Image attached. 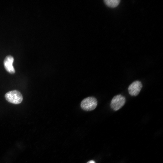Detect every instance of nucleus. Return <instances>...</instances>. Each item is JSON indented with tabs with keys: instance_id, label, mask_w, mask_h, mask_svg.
<instances>
[{
	"instance_id": "obj_1",
	"label": "nucleus",
	"mask_w": 163,
	"mask_h": 163,
	"mask_svg": "<svg viewBox=\"0 0 163 163\" xmlns=\"http://www.w3.org/2000/svg\"><path fill=\"white\" fill-rule=\"evenodd\" d=\"M5 97L8 102L14 104L21 103L23 99L21 94L16 90L8 92L5 94Z\"/></svg>"
},
{
	"instance_id": "obj_2",
	"label": "nucleus",
	"mask_w": 163,
	"mask_h": 163,
	"mask_svg": "<svg viewBox=\"0 0 163 163\" xmlns=\"http://www.w3.org/2000/svg\"><path fill=\"white\" fill-rule=\"evenodd\" d=\"M97 101L94 97H89L84 99L81 103V107L83 110L89 111L94 110L96 107Z\"/></svg>"
},
{
	"instance_id": "obj_3",
	"label": "nucleus",
	"mask_w": 163,
	"mask_h": 163,
	"mask_svg": "<svg viewBox=\"0 0 163 163\" xmlns=\"http://www.w3.org/2000/svg\"><path fill=\"white\" fill-rule=\"evenodd\" d=\"M125 102V97L121 94H118L114 96L112 99L110 106L113 110L117 111L123 107Z\"/></svg>"
},
{
	"instance_id": "obj_4",
	"label": "nucleus",
	"mask_w": 163,
	"mask_h": 163,
	"mask_svg": "<svg viewBox=\"0 0 163 163\" xmlns=\"http://www.w3.org/2000/svg\"><path fill=\"white\" fill-rule=\"evenodd\" d=\"M142 87V85L141 82L136 81L132 83L129 86V93L131 96H136L139 93Z\"/></svg>"
},
{
	"instance_id": "obj_5",
	"label": "nucleus",
	"mask_w": 163,
	"mask_h": 163,
	"mask_svg": "<svg viewBox=\"0 0 163 163\" xmlns=\"http://www.w3.org/2000/svg\"><path fill=\"white\" fill-rule=\"evenodd\" d=\"M14 58L11 55L7 56L5 59L4 65L6 70L9 73L13 74L15 72V70L13 66Z\"/></svg>"
},
{
	"instance_id": "obj_6",
	"label": "nucleus",
	"mask_w": 163,
	"mask_h": 163,
	"mask_svg": "<svg viewBox=\"0 0 163 163\" xmlns=\"http://www.w3.org/2000/svg\"><path fill=\"white\" fill-rule=\"evenodd\" d=\"M104 2L107 6L114 8L117 7L119 4V0H104Z\"/></svg>"
},
{
	"instance_id": "obj_7",
	"label": "nucleus",
	"mask_w": 163,
	"mask_h": 163,
	"mask_svg": "<svg viewBox=\"0 0 163 163\" xmlns=\"http://www.w3.org/2000/svg\"><path fill=\"white\" fill-rule=\"evenodd\" d=\"M87 163H95V161L93 160H91L88 161Z\"/></svg>"
}]
</instances>
